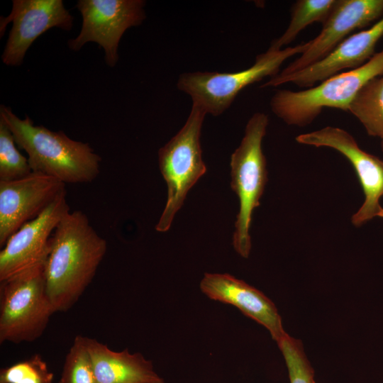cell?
Instances as JSON below:
<instances>
[{
    "label": "cell",
    "instance_id": "14",
    "mask_svg": "<svg viewBox=\"0 0 383 383\" xmlns=\"http://www.w3.org/2000/svg\"><path fill=\"white\" fill-rule=\"evenodd\" d=\"M382 37L383 16L368 28L348 36L317 62L286 76L276 74L261 87L292 83L301 88H311L345 70H354L366 63L375 54L376 45Z\"/></svg>",
    "mask_w": 383,
    "mask_h": 383
},
{
    "label": "cell",
    "instance_id": "1",
    "mask_svg": "<svg viewBox=\"0 0 383 383\" xmlns=\"http://www.w3.org/2000/svg\"><path fill=\"white\" fill-rule=\"evenodd\" d=\"M106 240L82 211L67 213L50 238L45 265L46 290L55 312L72 308L91 282L106 255Z\"/></svg>",
    "mask_w": 383,
    "mask_h": 383
},
{
    "label": "cell",
    "instance_id": "9",
    "mask_svg": "<svg viewBox=\"0 0 383 383\" xmlns=\"http://www.w3.org/2000/svg\"><path fill=\"white\" fill-rule=\"evenodd\" d=\"M296 140L303 145L333 148L350 162L365 194L362 205L351 218L355 226L359 227L374 217L383 218L379 203L383 196V160L361 149L351 134L338 127L326 126L301 134Z\"/></svg>",
    "mask_w": 383,
    "mask_h": 383
},
{
    "label": "cell",
    "instance_id": "22",
    "mask_svg": "<svg viewBox=\"0 0 383 383\" xmlns=\"http://www.w3.org/2000/svg\"><path fill=\"white\" fill-rule=\"evenodd\" d=\"M277 344L286 362L290 383H313L314 371L301 341L287 333Z\"/></svg>",
    "mask_w": 383,
    "mask_h": 383
},
{
    "label": "cell",
    "instance_id": "10",
    "mask_svg": "<svg viewBox=\"0 0 383 383\" xmlns=\"http://www.w3.org/2000/svg\"><path fill=\"white\" fill-rule=\"evenodd\" d=\"M70 211L65 192L9 238L0 252V282L45 264L52 234Z\"/></svg>",
    "mask_w": 383,
    "mask_h": 383
},
{
    "label": "cell",
    "instance_id": "12",
    "mask_svg": "<svg viewBox=\"0 0 383 383\" xmlns=\"http://www.w3.org/2000/svg\"><path fill=\"white\" fill-rule=\"evenodd\" d=\"M65 185L54 177L35 172L21 179L0 181V247L66 192Z\"/></svg>",
    "mask_w": 383,
    "mask_h": 383
},
{
    "label": "cell",
    "instance_id": "21",
    "mask_svg": "<svg viewBox=\"0 0 383 383\" xmlns=\"http://www.w3.org/2000/svg\"><path fill=\"white\" fill-rule=\"evenodd\" d=\"M54 374L38 354L0 371V383H52Z\"/></svg>",
    "mask_w": 383,
    "mask_h": 383
},
{
    "label": "cell",
    "instance_id": "15",
    "mask_svg": "<svg viewBox=\"0 0 383 383\" xmlns=\"http://www.w3.org/2000/svg\"><path fill=\"white\" fill-rule=\"evenodd\" d=\"M200 289L209 299L233 305L262 324L277 343L287 334L274 303L244 281L226 273L206 272L200 282Z\"/></svg>",
    "mask_w": 383,
    "mask_h": 383
},
{
    "label": "cell",
    "instance_id": "5",
    "mask_svg": "<svg viewBox=\"0 0 383 383\" xmlns=\"http://www.w3.org/2000/svg\"><path fill=\"white\" fill-rule=\"evenodd\" d=\"M309 41L282 49L269 48L256 56L249 68L235 72H192L182 74L177 88L187 94L206 113L218 116L230 107L237 95L248 85L279 72L287 59L302 54Z\"/></svg>",
    "mask_w": 383,
    "mask_h": 383
},
{
    "label": "cell",
    "instance_id": "3",
    "mask_svg": "<svg viewBox=\"0 0 383 383\" xmlns=\"http://www.w3.org/2000/svg\"><path fill=\"white\" fill-rule=\"evenodd\" d=\"M383 74V50L366 63L332 76L316 87L300 91L277 90L270 99L272 111L287 125L305 126L325 108L348 111L353 99L372 79Z\"/></svg>",
    "mask_w": 383,
    "mask_h": 383
},
{
    "label": "cell",
    "instance_id": "4",
    "mask_svg": "<svg viewBox=\"0 0 383 383\" xmlns=\"http://www.w3.org/2000/svg\"><path fill=\"white\" fill-rule=\"evenodd\" d=\"M268 116L255 113L248 120L239 146L231 157V187L239 199L233 245L241 257L248 258L251 249L250 228L254 210L267 182V162L262 142L268 126Z\"/></svg>",
    "mask_w": 383,
    "mask_h": 383
},
{
    "label": "cell",
    "instance_id": "16",
    "mask_svg": "<svg viewBox=\"0 0 383 383\" xmlns=\"http://www.w3.org/2000/svg\"><path fill=\"white\" fill-rule=\"evenodd\" d=\"M85 339L97 383H165L141 353L113 351L96 339Z\"/></svg>",
    "mask_w": 383,
    "mask_h": 383
},
{
    "label": "cell",
    "instance_id": "20",
    "mask_svg": "<svg viewBox=\"0 0 383 383\" xmlns=\"http://www.w3.org/2000/svg\"><path fill=\"white\" fill-rule=\"evenodd\" d=\"M16 145L11 131L0 121V181L21 179L32 172L28 157Z\"/></svg>",
    "mask_w": 383,
    "mask_h": 383
},
{
    "label": "cell",
    "instance_id": "18",
    "mask_svg": "<svg viewBox=\"0 0 383 383\" xmlns=\"http://www.w3.org/2000/svg\"><path fill=\"white\" fill-rule=\"evenodd\" d=\"M335 0H298L292 6L291 19L284 33L274 39L270 48L282 49L295 40L299 33L313 23H323Z\"/></svg>",
    "mask_w": 383,
    "mask_h": 383
},
{
    "label": "cell",
    "instance_id": "23",
    "mask_svg": "<svg viewBox=\"0 0 383 383\" xmlns=\"http://www.w3.org/2000/svg\"><path fill=\"white\" fill-rule=\"evenodd\" d=\"M313 383H316L315 381Z\"/></svg>",
    "mask_w": 383,
    "mask_h": 383
},
{
    "label": "cell",
    "instance_id": "6",
    "mask_svg": "<svg viewBox=\"0 0 383 383\" xmlns=\"http://www.w3.org/2000/svg\"><path fill=\"white\" fill-rule=\"evenodd\" d=\"M206 114L199 106L192 104L183 127L158 151L159 167L167 184V199L155 226L157 232L169 231L188 192L206 172L200 143Z\"/></svg>",
    "mask_w": 383,
    "mask_h": 383
},
{
    "label": "cell",
    "instance_id": "19",
    "mask_svg": "<svg viewBox=\"0 0 383 383\" xmlns=\"http://www.w3.org/2000/svg\"><path fill=\"white\" fill-rule=\"evenodd\" d=\"M85 338L75 337L65 357L59 383H97Z\"/></svg>",
    "mask_w": 383,
    "mask_h": 383
},
{
    "label": "cell",
    "instance_id": "2",
    "mask_svg": "<svg viewBox=\"0 0 383 383\" xmlns=\"http://www.w3.org/2000/svg\"><path fill=\"white\" fill-rule=\"evenodd\" d=\"M0 121L27 153L32 172L65 184L91 182L99 174L101 158L88 143L72 140L62 131L34 126L28 116L21 119L4 105L0 107Z\"/></svg>",
    "mask_w": 383,
    "mask_h": 383
},
{
    "label": "cell",
    "instance_id": "11",
    "mask_svg": "<svg viewBox=\"0 0 383 383\" xmlns=\"http://www.w3.org/2000/svg\"><path fill=\"white\" fill-rule=\"evenodd\" d=\"M11 22L13 26L1 60L6 65L19 66L35 39L54 27L70 30L73 17L62 0H13L10 14L1 17V36Z\"/></svg>",
    "mask_w": 383,
    "mask_h": 383
},
{
    "label": "cell",
    "instance_id": "7",
    "mask_svg": "<svg viewBox=\"0 0 383 383\" xmlns=\"http://www.w3.org/2000/svg\"><path fill=\"white\" fill-rule=\"evenodd\" d=\"M45 265L0 282L1 343L32 342L45 331L55 313L46 290Z\"/></svg>",
    "mask_w": 383,
    "mask_h": 383
},
{
    "label": "cell",
    "instance_id": "8",
    "mask_svg": "<svg viewBox=\"0 0 383 383\" xmlns=\"http://www.w3.org/2000/svg\"><path fill=\"white\" fill-rule=\"evenodd\" d=\"M145 4L142 0L78 1L82 29L76 38L69 40V48L77 51L87 43H96L104 50L106 64L113 67L118 60V47L122 35L145 18Z\"/></svg>",
    "mask_w": 383,
    "mask_h": 383
},
{
    "label": "cell",
    "instance_id": "17",
    "mask_svg": "<svg viewBox=\"0 0 383 383\" xmlns=\"http://www.w3.org/2000/svg\"><path fill=\"white\" fill-rule=\"evenodd\" d=\"M367 134L381 140L383 152V74L366 83L348 107Z\"/></svg>",
    "mask_w": 383,
    "mask_h": 383
},
{
    "label": "cell",
    "instance_id": "13",
    "mask_svg": "<svg viewBox=\"0 0 383 383\" xmlns=\"http://www.w3.org/2000/svg\"><path fill=\"white\" fill-rule=\"evenodd\" d=\"M383 15V0H335L319 34L308 48L277 74L299 72L323 59L357 29L379 21Z\"/></svg>",
    "mask_w": 383,
    "mask_h": 383
}]
</instances>
